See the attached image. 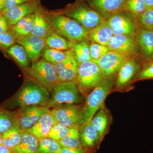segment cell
I'll return each mask as SVG.
<instances>
[{
  "label": "cell",
  "mask_w": 153,
  "mask_h": 153,
  "mask_svg": "<svg viewBox=\"0 0 153 153\" xmlns=\"http://www.w3.org/2000/svg\"><path fill=\"white\" fill-rule=\"evenodd\" d=\"M51 153H60V152H56Z\"/></svg>",
  "instance_id": "7dc6e473"
},
{
  "label": "cell",
  "mask_w": 153,
  "mask_h": 153,
  "mask_svg": "<svg viewBox=\"0 0 153 153\" xmlns=\"http://www.w3.org/2000/svg\"><path fill=\"white\" fill-rule=\"evenodd\" d=\"M76 81L58 82L53 87L47 107L54 108L63 105L77 104L81 100Z\"/></svg>",
  "instance_id": "277c9868"
},
{
  "label": "cell",
  "mask_w": 153,
  "mask_h": 153,
  "mask_svg": "<svg viewBox=\"0 0 153 153\" xmlns=\"http://www.w3.org/2000/svg\"><path fill=\"white\" fill-rule=\"evenodd\" d=\"M16 37L11 30L0 34V47L8 49L16 42Z\"/></svg>",
  "instance_id": "8d00e7d4"
},
{
  "label": "cell",
  "mask_w": 153,
  "mask_h": 153,
  "mask_svg": "<svg viewBox=\"0 0 153 153\" xmlns=\"http://www.w3.org/2000/svg\"><path fill=\"white\" fill-rule=\"evenodd\" d=\"M137 20L141 26L153 29V9L146 10L143 13L137 17Z\"/></svg>",
  "instance_id": "74e56055"
},
{
  "label": "cell",
  "mask_w": 153,
  "mask_h": 153,
  "mask_svg": "<svg viewBox=\"0 0 153 153\" xmlns=\"http://www.w3.org/2000/svg\"><path fill=\"white\" fill-rule=\"evenodd\" d=\"M5 9V0H0V14H2Z\"/></svg>",
  "instance_id": "f6af8a7d"
},
{
  "label": "cell",
  "mask_w": 153,
  "mask_h": 153,
  "mask_svg": "<svg viewBox=\"0 0 153 153\" xmlns=\"http://www.w3.org/2000/svg\"><path fill=\"white\" fill-rule=\"evenodd\" d=\"M0 153H15L13 150L4 146L2 145H0Z\"/></svg>",
  "instance_id": "7bdbcfd3"
},
{
  "label": "cell",
  "mask_w": 153,
  "mask_h": 153,
  "mask_svg": "<svg viewBox=\"0 0 153 153\" xmlns=\"http://www.w3.org/2000/svg\"><path fill=\"white\" fill-rule=\"evenodd\" d=\"M152 59H153V56H152Z\"/></svg>",
  "instance_id": "c3c4849f"
},
{
  "label": "cell",
  "mask_w": 153,
  "mask_h": 153,
  "mask_svg": "<svg viewBox=\"0 0 153 153\" xmlns=\"http://www.w3.org/2000/svg\"><path fill=\"white\" fill-rule=\"evenodd\" d=\"M2 134H0V145H2Z\"/></svg>",
  "instance_id": "bcb514c9"
},
{
  "label": "cell",
  "mask_w": 153,
  "mask_h": 153,
  "mask_svg": "<svg viewBox=\"0 0 153 153\" xmlns=\"http://www.w3.org/2000/svg\"><path fill=\"white\" fill-rule=\"evenodd\" d=\"M140 63L133 57L128 59L118 72L117 86L120 87L127 85L140 71Z\"/></svg>",
  "instance_id": "e0dca14e"
},
{
  "label": "cell",
  "mask_w": 153,
  "mask_h": 153,
  "mask_svg": "<svg viewBox=\"0 0 153 153\" xmlns=\"http://www.w3.org/2000/svg\"><path fill=\"white\" fill-rule=\"evenodd\" d=\"M88 39L71 42V50L74 54L75 60L78 65L86 61L92 60L90 56L89 43Z\"/></svg>",
  "instance_id": "44dd1931"
},
{
  "label": "cell",
  "mask_w": 153,
  "mask_h": 153,
  "mask_svg": "<svg viewBox=\"0 0 153 153\" xmlns=\"http://www.w3.org/2000/svg\"><path fill=\"white\" fill-rule=\"evenodd\" d=\"M22 133V130L17 124L2 134V145L11 149H13L21 141Z\"/></svg>",
  "instance_id": "cb8c5ba5"
},
{
  "label": "cell",
  "mask_w": 153,
  "mask_h": 153,
  "mask_svg": "<svg viewBox=\"0 0 153 153\" xmlns=\"http://www.w3.org/2000/svg\"><path fill=\"white\" fill-rule=\"evenodd\" d=\"M105 77L98 65L90 60L79 64L76 82L79 90L87 93L93 90Z\"/></svg>",
  "instance_id": "5b68a950"
},
{
  "label": "cell",
  "mask_w": 153,
  "mask_h": 153,
  "mask_svg": "<svg viewBox=\"0 0 153 153\" xmlns=\"http://www.w3.org/2000/svg\"><path fill=\"white\" fill-rule=\"evenodd\" d=\"M56 122L50 110L44 114L38 122L27 131L38 139L47 137Z\"/></svg>",
  "instance_id": "d6986e66"
},
{
  "label": "cell",
  "mask_w": 153,
  "mask_h": 153,
  "mask_svg": "<svg viewBox=\"0 0 153 153\" xmlns=\"http://www.w3.org/2000/svg\"><path fill=\"white\" fill-rule=\"evenodd\" d=\"M34 25L30 34L39 38H44L50 30V27L46 18L36 10L35 13Z\"/></svg>",
  "instance_id": "4316f807"
},
{
  "label": "cell",
  "mask_w": 153,
  "mask_h": 153,
  "mask_svg": "<svg viewBox=\"0 0 153 153\" xmlns=\"http://www.w3.org/2000/svg\"><path fill=\"white\" fill-rule=\"evenodd\" d=\"M9 27L5 18L2 14H0V34L8 31Z\"/></svg>",
  "instance_id": "60d3db41"
},
{
  "label": "cell",
  "mask_w": 153,
  "mask_h": 153,
  "mask_svg": "<svg viewBox=\"0 0 153 153\" xmlns=\"http://www.w3.org/2000/svg\"><path fill=\"white\" fill-rule=\"evenodd\" d=\"M46 45L50 48L58 50H68L71 49V42L58 35L51 29L45 38Z\"/></svg>",
  "instance_id": "7402d4cb"
},
{
  "label": "cell",
  "mask_w": 153,
  "mask_h": 153,
  "mask_svg": "<svg viewBox=\"0 0 153 153\" xmlns=\"http://www.w3.org/2000/svg\"><path fill=\"white\" fill-rule=\"evenodd\" d=\"M28 74L39 84L52 92L58 81L55 66L45 60L37 61L27 70Z\"/></svg>",
  "instance_id": "8992f818"
},
{
  "label": "cell",
  "mask_w": 153,
  "mask_h": 153,
  "mask_svg": "<svg viewBox=\"0 0 153 153\" xmlns=\"http://www.w3.org/2000/svg\"><path fill=\"white\" fill-rule=\"evenodd\" d=\"M107 46L110 51L134 56L137 51L136 36L114 35Z\"/></svg>",
  "instance_id": "7c38bea8"
},
{
  "label": "cell",
  "mask_w": 153,
  "mask_h": 153,
  "mask_svg": "<svg viewBox=\"0 0 153 153\" xmlns=\"http://www.w3.org/2000/svg\"><path fill=\"white\" fill-rule=\"evenodd\" d=\"M146 10L145 0H126L123 9V11L133 14L136 18L143 13Z\"/></svg>",
  "instance_id": "836d02e7"
},
{
  "label": "cell",
  "mask_w": 153,
  "mask_h": 153,
  "mask_svg": "<svg viewBox=\"0 0 153 153\" xmlns=\"http://www.w3.org/2000/svg\"><path fill=\"white\" fill-rule=\"evenodd\" d=\"M114 35L108 22L105 20L100 25L88 31L87 39L93 43L107 46Z\"/></svg>",
  "instance_id": "ac0fdd59"
},
{
  "label": "cell",
  "mask_w": 153,
  "mask_h": 153,
  "mask_svg": "<svg viewBox=\"0 0 153 153\" xmlns=\"http://www.w3.org/2000/svg\"><path fill=\"white\" fill-rule=\"evenodd\" d=\"M38 145V139L27 131H22L21 141L13 151L15 153H36Z\"/></svg>",
  "instance_id": "ffe728a7"
},
{
  "label": "cell",
  "mask_w": 153,
  "mask_h": 153,
  "mask_svg": "<svg viewBox=\"0 0 153 153\" xmlns=\"http://www.w3.org/2000/svg\"><path fill=\"white\" fill-rule=\"evenodd\" d=\"M17 44L22 45L27 52L29 60L34 63L41 56L46 44L44 38L31 34L16 37Z\"/></svg>",
  "instance_id": "4fadbf2b"
},
{
  "label": "cell",
  "mask_w": 153,
  "mask_h": 153,
  "mask_svg": "<svg viewBox=\"0 0 153 153\" xmlns=\"http://www.w3.org/2000/svg\"><path fill=\"white\" fill-rule=\"evenodd\" d=\"M36 10L35 3L30 1L12 7L2 14L5 18L9 26L12 27L24 17L33 14Z\"/></svg>",
  "instance_id": "9a60e30c"
},
{
  "label": "cell",
  "mask_w": 153,
  "mask_h": 153,
  "mask_svg": "<svg viewBox=\"0 0 153 153\" xmlns=\"http://www.w3.org/2000/svg\"><path fill=\"white\" fill-rule=\"evenodd\" d=\"M153 79V62L146 64L139 71L135 80Z\"/></svg>",
  "instance_id": "f35d334b"
},
{
  "label": "cell",
  "mask_w": 153,
  "mask_h": 153,
  "mask_svg": "<svg viewBox=\"0 0 153 153\" xmlns=\"http://www.w3.org/2000/svg\"><path fill=\"white\" fill-rule=\"evenodd\" d=\"M65 14L66 16L74 19L88 31L106 20L91 7L85 5L76 6Z\"/></svg>",
  "instance_id": "52a82bcc"
},
{
  "label": "cell",
  "mask_w": 153,
  "mask_h": 153,
  "mask_svg": "<svg viewBox=\"0 0 153 153\" xmlns=\"http://www.w3.org/2000/svg\"><path fill=\"white\" fill-rule=\"evenodd\" d=\"M9 55L23 67L29 68L30 62L24 47L19 44H14L7 50Z\"/></svg>",
  "instance_id": "f1b7e54d"
},
{
  "label": "cell",
  "mask_w": 153,
  "mask_h": 153,
  "mask_svg": "<svg viewBox=\"0 0 153 153\" xmlns=\"http://www.w3.org/2000/svg\"><path fill=\"white\" fill-rule=\"evenodd\" d=\"M79 65L74 57L58 76L59 82L76 81Z\"/></svg>",
  "instance_id": "f546056e"
},
{
  "label": "cell",
  "mask_w": 153,
  "mask_h": 153,
  "mask_svg": "<svg viewBox=\"0 0 153 153\" xmlns=\"http://www.w3.org/2000/svg\"><path fill=\"white\" fill-rule=\"evenodd\" d=\"M126 0H88L90 7L106 20L123 11Z\"/></svg>",
  "instance_id": "5bb4252c"
},
{
  "label": "cell",
  "mask_w": 153,
  "mask_h": 153,
  "mask_svg": "<svg viewBox=\"0 0 153 153\" xmlns=\"http://www.w3.org/2000/svg\"><path fill=\"white\" fill-rule=\"evenodd\" d=\"M81 108L77 104L63 105L50 110L57 122L70 128H79L81 123Z\"/></svg>",
  "instance_id": "9c48e42d"
},
{
  "label": "cell",
  "mask_w": 153,
  "mask_h": 153,
  "mask_svg": "<svg viewBox=\"0 0 153 153\" xmlns=\"http://www.w3.org/2000/svg\"><path fill=\"white\" fill-rule=\"evenodd\" d=\"M61 146L57 141L47 137L39 139L36 153H51L60 152Z\"/></svg>",
  "instance_id": "4dcf8cb0"
},
{
  "label": "cell",
  "mask_w": 153,
  "mask_h": 153,
  "mask_svg": "<svg viewBox=\"0 0 153 153\" xmlns=\"http://www.w3.org/2000/svg\"><path fill=\"white\" fill-rule=\"evenodd\" d=\"M73 55L74 54L71 49L63 51L49 48L45 49L44 52V60L54 65Z\"/></svg>",
  "instance_id": "83f0119b"
},
{
  "label": "cell",
  "mask_w": 153,
  "mask_h": 153,
  "mask_svg": "<svg viewBox=\"0 0 153 153\" xmlns=\"http://www.w3.org/2000/svg\"><path fill=\"white\" fill-rule=\"evenodd\" d=\"M79 128H71L66 137L57 142L63 147L79 148Z\"/></svg>",
  "instance_id": "1f68e13d"
},
{
  "label": "cell",
  "mask_w": 153,
  "mask_h": 153,
  "mask_svg": "<svg viewBox=\"0 0 153 153\" xmlns=\"http://www.w3.org/2000/svg\"><path fill=\"white\" fill-rule=\"evenodd\" d=\"M91 124L97 132L99 140L103 136L108 123V116L105 109L102 106L91 120Z\"/></svg>",
  "instance_id": "d4e9b609"
},
{
  "label": "cell",
  "mask_w": 153,
  "mask_h": 153,
  "mask_svg": "<svg viewBox=\"0 0 153 153\" xmlns=\"http://www.w3.org/2000/svg\"><path fill=\"white\" fill-rule=\"evenodd\" d=\"M115 79L114 75L105 77L88 95L85 104L81 108L80 126L90 122L102 106Z\"/></svg>",
  "instance_id": "6da1fadb"
},
{
  "label": "cell",
  "mask_w": 153,
  "mask_h": 153,
  "mask_svg": "<svg viewBox=\"0 0 153 153\" xmlns=\"http://www.w3.org/2000/svg\"><path fill=\"white\" fill-rule=\"evenodd\" d=\"M71 128L63 124L56 122L51 128L48 137L58 141L66 137Z\"/></svg>",
  "instance_id": "e575fe53"
},
{
  "label": "cell",
  "mask_w": 153,
  "mask_h": 153,
  "mask_svg": "<svg viewBox=\"0 0 153 153\" xmlns=\"http://www.w3.org/2000/svg\"><path fill=\"white\" fill-rule=\"evenodd\" d=\"M79 131L80 139L82 144L85 146H92L99 140L98 134L91 124V121L80 126Z\"/></svg>",
  "instance_id": "484cf974"
},
{
  "label": "cell",
  "mask_w": 153,
  "mask_h": 153,
  "mask_svg": "<svg viewBox=\"0 0 153 153\" xmlns=\"http://www.w3.org/2000/svg\"><path fill=\"white\" fill-rule=\"evenodd\" d=\"M50 110L47 106L33 105L22 108L16 114L17 123L22 131H27Z\"/></svg>",
  "instance_id": "8fae6325"
},
{
  "label": "cell",
  "mask_w": 153,
  "mask_h": 153,
  "mask_svg": "<svg viewBox=\"0 0 153 153\" xmlns=\"http://www.w3.org/2000/svg\"><path fill=\"white\" fill-rule=\"evenodd\" d=\"M133 57L110 51L100 59L92 61L98 65L105 77H107L118 72L124 63Z\"/></svg>",
  "instance_id": "30bf717a"
},
{
  "label": "cell",
  "mask_w": 153,
  "mask_h": 153,
  "mask_svg": "<svg viewBox=\"0 0 153 153\" xmlns=\"http://www.w3.org/2000/svg\"><path fill=\"white\" fill-rule=\"evenodd\" d=\"M46 19L52 31L71 42L87 39L88 30L74 19L63 15H49Z\"/></svg>",
  "instance_id": "7a4b0ae2"
},
{
  "label": "cell",
  "mask_w": 153,
  "mask_h": 153,
  "mask_svg": "<svg viewBox=\"0 0 153 153\" xmlns=\"http://www.w3.org/2000/svg\"><path fill=\"white\" fill-rule=\"evenodd\" d=\"M35 14H29L11 27V30L16 37L27 36L31 33L34 25Z\"/></svg>",
  "instance_id": "603a6c76"
},
{
  "label": "cell",
  "mask_w": 153,
  "mask_h": 153,
  "mask_svg": "<svg viewBox=\"0 0 153 153\" xmlns=\"http://www.w3.org/2000/svg\"><path fill=\"white\" fill-rule=\"evenodd\" d=\"M114 35L136 36L138 23L136 17L125 11L114 14L107 20Z\"/></svg>",
  "instance_id": "ba28073f"
},
{
  "label": "cell",
  "mask_w": 153,
  "mask_h": 153,
  "mask_svg": "<svg viewBox=\"0 0 153 153\" xmlns=\"http://www.w3.org/2000/svg\"><path fill=\"white\" fill-rule=\"evenodd\" d=\"M91 57L92 60L100 59L110 51L109 48L107 46L92 42L89 45Z\"/></svg>",
  "instance_id": "d590c367"
},
{
  "label": "cell",
  "mask_w": 153,
  "mask_h": 153,
  "mask_svg": "<svg viewBox=\"0 0 153 153\" xmlns=\"http://www.w3.org/2000/svg\"><path fill=\"white\" fill-rule=\"evenodd\" d=\"M60 153H84V151L79 148H66L61 147Z\"/></svg>",
  "instance_id": "b9f144b4"
},
{
  "label": "cell",
  "mask_w": 153,
  "mask_h": 153,
  "mask_svg": "<svg viewBox=\"0 0 153 153\" xmlns=\"http://www.w3.org/2000/svg\"><path fill=\"white\" fill-rule=\"evenodd\" d=\"M31 1V0H5V9L3 13L14 6Z\"/></svg>",
  "instance_id": "ab89813d"
},
{
  "label": "cell",
  "mask_w": 153,
  "mask_h": 153,
  "mask_svg": "<svg viewBox=\"0 0 153 153\" xmlns=\"http://www.w3.org/2000/svg\"><path fill=\"white\" fill-rule=\"evenodd\" d=\"M50 92L38 82L30 80L24 83L16 95L15 100L21 108L33 105L47 106L51 97Z\"/></svg>",
  "instance_id": "3957f363"
},
{
  "label": "cell",
  "mask_w": 153,
  "mask_h": 153,
  "mask_svg": "<svg viewBox=\"0 0 153 153\" xmlns=\"http://www.w3.org/2000/svg\"><path fill=\"white\" fill-rule=\"evenodd\" d=\"M146 10L153 9V0H145Z\"/></svg>",
  "instance_id": "ee69618b"
},
{
  "label": "cell",
  "mask_w": 153,
  "mask_h": 153,
  "mask_svg": "<svg viewBox=\"0 0 153 153\" xmlns=\"http://www.w3.org/2000/svg\"><path fill=\"white\" fill-rule=\"evenodd\" d=\"M17 124L16 115L0 109V134H2Z\"/></svg>",
  "instance_id": "d6a6232c"
},
{
  "label": "cell",
  "mask_w": 153,
  "mask_h": 153,
  "mask_svg": "<svg viewBox=\"0 0 153 153\" xmlns=\"http://www.w3.org/2000/svg\"><path fill=\"white\" fill-rule=\"evenodd\" d=\"M136 40L142 52L146 58L152 59L153 29L147 28L139 25Z\"/></svg>",
  "instance_id": "2e32d148"
}]
</instances>
